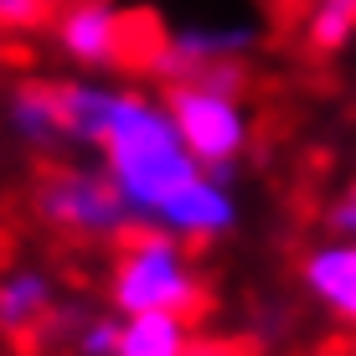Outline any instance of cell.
I'll use <instances>...</instances> for the list:
<instances>
[{"instance_id": "cell-1", "label": "cell", "mask_w": 356, "mask_h": 356, "mask_svg": "<svg viewBox=\"0 0 356 356\" xmlns=\"http://www.w3.org/2000/svg\"><path fill=\"white\" fill-rule=\"evenodd\" d=\"M93 150H98V165L108 170V181L119 186V196L129 202L140 227H155L165 207L202 176V161L186 150L165 98H150L145 88L114 93L108 124Z\"/></svg>"}, {"instance_id": "cell-2", "label": "cell", "mask_w": 356, "mask_h": 356, "mask_svg": "<svg viewBox=\"0 0 356 356\" xmlns=\"http://www.w3.org/2000/svg\"><path fill=\"white\" fill-rule=\"evenodd\" d=\"M108 305L114 315H191L207 305V279L191 243L170 238L161 227L129 232L108 268Z\"/></svg>"}, {"instance_id": "cell-3", "label": "cell", "mask_w": 356, "mask_h": 356, "mask_svg": "<svg viewBox=\"0 0 356 356\" xmlns=\"http://www.w3.org/2000/svg\"><path fill=\"white\" fill-rule=\"evenodd\" d=\"M31 217L47 232L67 243H83V248H108V243H124L134 232V212L119 196V186L108 181L104 165H47L42 176L31 181Z\"/></svg>"}, {"instance_id": "cell-4", "label": "cell", "mask_w": 356, "mask_h": 356, "mask_svg": "<svg viewBox=\"0 0 356 356\" xmlns=\"http://www.w3.org/2000/svg\"><path fill=\"white\" fill-rule=\"evenodd\" d=\"M259 52L253 21H186L155 36L145 67L165 83H248V57Z\"/></svg>"}, {"instance_id": "cell-5", "label": "cell", "mask_w": 356, "mask_h": 356, "mask_svg": "<svg viewBox=\"0 0 356 356\" xmlns=\"http://www.w3.org/2000/svg\"><path fill=\"white\" fill-rule=\"evenodd\" d=\"M165 108L176 119L186 150L202 161V170L232 181L238 161L253 145V119L243 104V88H232V83H170Z\"/></svg>"}, {"instance_id": "cell-6", "label": "cell", "mask_w": 356, "mask_h": 356, "mask_svg": "<svg viewBox=\"0 0 356 356\" xmlns=\"http://www.w3.org/2000/svg\"><path fill=\"white\" fill-rule=\"evenodd\" d=\"M47 31L72 67H129L134 57L145 63L150 52V36L140 31V21L114 0H67L52 10Z\"/></svg>"}, {"instance_id": "cell-7", "label": "cell", "mask_w": 356, "mask_h": 356, "mask_svg": "<svg viewBox=\"0 0 356 356\" xmlns=\"http://www.w3.org/2000/svg\"><path fill=\"white\" fill-rule=\"evenodd\" d=\"M57 300H63V289H57V279L42 264L0 268V341L36 346L47 321H52V310H57Z\"/></svg>"}, {"instance_id": "cell-8", "label": "cell", "mask_w": 356, "mask_h": 356, "mask_svg": "<svg viewBox=\"0 0 356 356\" xmlns=\"http://www.w3.org/2000/svg\"><path fill=\"white\" fill-rule=\"evenodd\" d=\"M155 227L170 232V238H181V243H191V248H196V243L227 238V232L238 227V196H232V181L202 170V176H196L191 186L161 212Z\"/></svg>"}, {"instance_id": "cell-9", "label": "cell", "mask_w": 356, "mask_h": 356, "mask_svg": "<svg viewBox=\"0 0 356 356\" xmlns=\"http://www.w3.org/2000/svg\"><path fill=\"white\" fill-rule=\"evenodd\" d=\"M300 284L321 310L356 325V238L321 243L300 259Z\"/></svg>"}, {"instance_id": "cell-10", "label": "cell", "mask_w": 356, "mask_h": 356, "mask_svg": "<svg viewBox=\"0 0 356 356\" xmlns=\"http://www.w3.org/2000/svg\"><path fill=\"white\" fill-rule=\"evenodd\" d=\"M6 129L16 134L26 150L47 155L63 145V119H57V83L26 78L6 93Z\"/></svg>"}, {"instance_id": "cell-11", "label": "cell", "mask_w": 356, "mask_h": 356, "mask_svg": "<svg viewBox=\"0 0 356 356\" xmlns=\"http://www.w3.org/2000/svg\"><path fill=\"white\" fill-rule=\"evenodd\" d=\"M114 83L98 78H63L57 83V119H63V145H98V134L108 124V108H114Z\"/></svg>"}, {"instance_id": "cell-12", "label": "cell", "mask_w": 356, "mask_h": 356, "mask_svg": "<svg viewBox=\"0 0 356 356\" xmlns=\"http://www.w3.org/2000/svg\"><path fill=\"white\" fill-rule=\"evenodd\" d=\"M191 321L186 315H119L114 356H191Z\"/></svg>"}, {"instance_id": "cell-13", "label": "cell", "mask_w": 356, "mask_h": 356, "mask_svg": "<svg viewBox=\"0 0 356 356\" xmlns=\"http://www.w3.org/2000/svg\"><path fill=\"white\" fill-rule=\"evenodd\" d=\"M300 31L315 57H336L356 36V0H305Z\"/></svg>"}, {"instance_id": "cell-14", "label": "cell", "mask_w": 356, "mask_h": 356, "mask_svg": "<svg viewBox=\"0 0 356 356\" xmlns=\"http://www.w3.org/2000/svg\"><path fill=\"white\" fill-rule=\"evenodd\" d=\"M52 0H0V31L6 36H21V31H36L52 21Z\"/></svg>"}, {"instance_id": "cell-15", "label": "cell", "mask_w": 356, "mask_h": 356, "mask_svg": "<svg viewBox=\"0 0 356 356\" xmlns=\"http://www.w3.org/2000/svg\"><path fill=\"white\" fill-rule=\"evenodd\" d=\"M325 232H336V238H356V181H346V186L330 196V207H325Z\"/></svg>"}, {"instance_id": "cell-16", "label": "cell", "mask_w": 356, "mask_h": 356, "mask_svg": "<svg viewBox=\"0 0 356 356\" xmlns=\"http://www.w3.org/2000/svg\"><path fill=\"white\" fill-rule=\"evenodd\" d=\"M191 356H238V351L222 346V341H191Z\"/></svg>"}, {"instance_id": "cell-17", "label": "cell", "mask_w": 356, "mask_h": 356, "mask_svg": "<svg viewBox=\"0 0 356 356\" xmlns=\"http://www.w3.org/2000/svg\"><path fill=\"white\" fill-rule=\"evenodd\" d=\"M346 356H356V346H351V351H346Z\"/></svg>"}]
</instances>
